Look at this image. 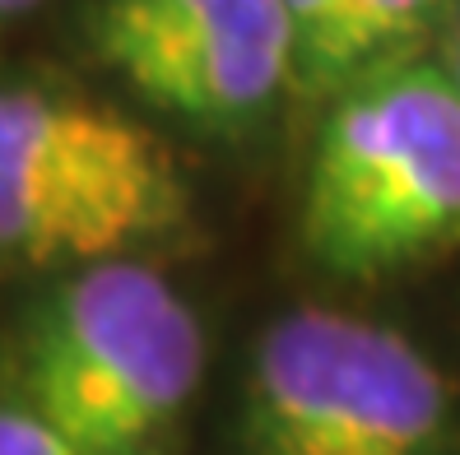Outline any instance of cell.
Instances as JSON below:
<instances>
[{"mask_svg": "<svg viewBox=\"0 0 460 455\" xmlns=\"http://www.w3.org/2000/svg\"><path fill=\"white\" fill-rule=\"evenodd\" d=\"M303 247L372 284L460 247V84L395 61L344 89L303 181Z\"/></svg>", "mask_w": 460, "mask_h": 455, "instance_id": "obj_1", "label": "cell"}, {"mask_svg": "<svg viewBox=\"0 0 460 455\" xmlns=\"http://www.w3.org/2000/svg\"><path fill=\"white\" fill-rule=\"evenodd\" d=\"M191 191L149 126L98 98L0 84V256L98 265L164 242Z\"/></svg>", "mask_w": 460, "mask_h": 455, "instance_id": "obj_2", "label": "cell"}, {"mask_svg": "<svg viewBox=\"0 0 460 455\" xmlns=\"http://www.w3.org/2000/svg\"><path fill=\"white\" fill-rule=\"evenodd\" d=\"M200 377L196 307L130 256L79 265L23 344V405L79 455H149Z\"/></svg>", "mask_w": 460, "mask_h": 455, "instance_id": "obj_3", "label": "cell"}, {"mask_svg": "<svg viewBox=\"0 0 460 455\" xmlns=\"http://www.w3.org/2000/svg\"><path fill=\"white\" fill-rule=\"evenodd\" d=\"M447 377L414 339L303 307L275 320L247 377L256 455H438Z\"/></svg>", "mask_w": 460, "mask_h": 455, "instance_id": "obj_4", "label": "cell"}, {"mask_svg": "<svg viewBox=\"0 0 460 455\" xmlns=\"http://www.w3.org/2000/svg\"><path fill=\"white\" fill-rule=\"evenodd\" d=\"M93 47L145 102L200 126L252 121L293 79L284 0H98Z\"/></svg>", "mask_w": 460, "mask_h": 455, "instance_id": "obj_5", "label": "cell"}, {"mask_svg": "<svg viewBox=\"0 0 460 455\" xmlns=\"http://www.w3.org/2000/svg\"><path fill=\"white\" fill-rule=\"evenodd\" d=\"M438 14V0H349L344 14V89L354 79L404 61Z\"/></svg>", "mask_w": 460, "mask_h": 455, "instance_id": "obj_6", "label": "cell"}, {"mask_svg": "<svg viewBox=\"0 0 460 455\" xmlns=\"http://www.w3.org/2000/svg\"><path fill=\"white\" fill-rule=\"evenodd\" d=\"M293 33V79L312 89H344V14L349 0H284Z\"/></svg>", "mask_w": 460, "mask_h": 455, "instance_id": "obj_7", "label": "cell"}, {"mask_svg": "<svg viewBox=\"0 0 460 455\" xmlns=\"http://www.w3.org/2000/svg\"><path fill=\"white\" fill-rule=\"evenodd\" d=\"M0 455H79L29 405H0Z\"/></svg>", "mask_w": 460, "mask_h": 455, "instance_id": "obj_8", "label": "cell"}, {"mask_svg": "<svg viewBox=\"0 0 460 455\" xmlns=\"http://www.w3.org/2000/svg\"><path fill=\"white\" fill-rule=\"evenodd\" d=\"M447 70L460 84V5H456V23H451V61H447Z\"/></svg>", "mask_w": 460, "mask_h": 455, "instance_id": "obj_9", "label": "cell"}, {"mask_svg": "<svg viewBox=\"0 0 460 455\" xmlns=\"http://www.w3.org/2000/svg\"><path fill=\"white\" fill-rule=\"evenodd\" d=\"M29 5H38V0H0V19H14V14H23Z\"/></svg>", "mask_w": 460, "mask_h": 455, "instance_id": "obj_10", "label": "cell"}]
</instances>
